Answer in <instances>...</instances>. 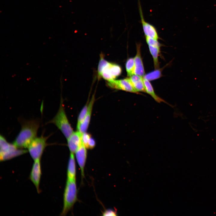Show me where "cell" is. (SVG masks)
<instances>
[{
  "label": "cell",
  "instance_id": "6da1fadb",
  "mask_svg": "<svg viewBox=\"0 0 216 216\" xmlns=\"http://www.w3.org/2000/svg\"><path fill=\"white\" fill-rule=\"evenodd\" d=\"M40 122L38 120H24L21 122V128L13 142L17 148H26L36 137Z\"/></svg>",
  "mask_w": 216,
  "mask_h": 216
},
{
  "label": "cell",
  "instance_id": "7a4b0ae2",
  "mask_svg": "<svg viewBox=\"0 0 216 216\" xmlns=\"http://www.w3.org/2000/svg\"><path fill=\"white\" fill-rule=\"evenodd\" d=\"M77 200L76 179H67L63 194V205L60 215H66Z\"/></svg>",
  "mask_w": 216,
  "mask_h": 216
},
{
  "label": "cell",
  "instance_id": "3957f363",
  "mask_svg": "<svg viewBox=\"0 0 216 216\" xmlns=\"http://www.w3.org/2000/svg\"><path fill=\"white\" fill-rule=\"evenodd\" d=\"M48 123L55 124L67 139L73 133L74 131L67 117L61 98L58 111L55 116Z\"/></svg>",
  "mask_w": 216,
  "mask_h": 216
},
{
  "label": "cell",
  "instance_id": "277c9868",
  "mask_svg": "<svg viewBox=\"0 0 216 216\" xmlns=\"http://www.w3.org/2000/svg\"><path fill=\"white\" fill-rule=\"evenodd\" d=\"M0 160H8L25 153L24 150L8 143L1 135L0 136Z\"/></svg>",
  "mask_w": 216,
  "mask_h": 216
},
{
  "label": "cell",
  "instance_id": "5b68a950",
  "mask_svg": "<svg viewBox=\"0 0 216 216\" xmlns=\"http://www.w3.org/2000/svg\"><path fill=\"white\" fill-rule=\"evenodd\" d=\"M48 137L42 136L36 137L28 148V151L34 160L40 159L43 152L47 145L46 140Z\"/></svg>",
  "mask_w": 216,
  "mask_h": 216
},
{
  "label": "cell",
  "instance_id": "8992f818",
  "mask_svg": "<svg viewBox=\"0 0 216 216\" xmlns=\"http://www.w3.org/2000/svg\"><path fill=\"white\" fill-rule=\"evenodd\" d=\"M122 71L119 65L109 62L103 68L99 77H102L108 81H111L119 76Z\"/></svg>",
  "mask_w": 216,
  "mask_h": 216
},
{
  "label": "cell",
  "instance_id": "52a82bcc",
  "mask_svg": "<svg viewBox=\"0 0 216 216\" xmlns=\"http://www.w3.org/2000/svg\"><path fill=\"white\" fill-rule=\"evenodd\" d=\"M107 85L108 86L113 89L131 93H138L134 88L129 78L108 81H107Z\"/></svg>",
  "mask_w": 216,
  "mask_h": 216
},
{
  "label": "cell",
  "instance_id": "ba28073f",
  "mask_svg": "<svg viewBox=\"0 0 216 216\" xmlns=\"http://www.w3.org/2000/svg\"><path fill=\"white\" fill-rule=\"evenodd\" d=\"M138 3L141 22L143 30L146 36L158 40L159 37L156 28L153 25L145 20L140 2H139Z\"/></svg>",
  "mask_w": 216,
  "mask_h": 216
},
{
  "label": "cell",
  "instance_id": "9c48e42d",
  "mask_svg": "<svg viewBox=\"0 0 216 216\" xmlns=\"http://www.w3.org/2000/svg\"><path fill=\"white\" fill-rule=\"evenodd\" d=\"M40 159L34 160L30 175L29 178L35 185L38 192H39V184L41 170Z\"/></svg>",
  "mask_w": 216,
  "mask_h": 216
},
{
  "label": "cell",
  "instance_id": "30bf717a",
  "mask_svg": "<svg viewBox=\"0 0 216 216\" xmlns=\"http://www.w3.org/2000/svg\"><path fill=\"white\" fill-rule=\"evenodd\" d=\"M87 149L82 142L75 152L76 158L80 169L82 179L84 176V169L87 157Z\"/></svg>",
  "mask_w": 216,
  "mask_h": 216
},
{
  "label": "cell",
  "instance_id": "8fae6325",
  "mask_svg": "<svg viewBox=\"0 0 216 216\" xmlns=\"http://www.w3.org/2000/svg\"><path fill=\"white\" fill-rule=\"evenodd\" d=\"M82 134L78 130L74 132L67 139L68 146L70 152L75 153L82 143Z\"/></svg>",
  "mask_w": 216,
  "mask_h": 216
},
{
  "label": "cell",
  "instance_id": "7c38bea8",
  "mask_svg": "<svg viewBox=\"0 0 216 216\" xmlns=\"http://www.w3.org/2000/svg\"><path fill=\"white\" fill-rule=\"evenodd\" d=\"M95 101V96L93 95L89 102L88 110L86 116L77 130L82 134L86 132L90 122L93 105Z\"/></svg>",
  "mask_w": 216,
  "mask_h": 216
},
{
  "label": "cell",
  "instance_id": "4fadbf2b",
  "mask_svg": "<svg viewBox=\"0 0 216 216\" xmlns=\"http://www.w3.org/2000/svg\"><path fill=\"white\" fill-rule=\"evenodd\" d=\"M136 54L134 58L135 69L134 74L143 77L145 74V71L140 52V45H136Z\"/></svg>",
  "mask_w": 216,
  "mask_h": 216
},
{
  "label": "cell",
  "instance_id": "5bb4252c",
  "mask_svg": "<svg viewBox=\"0 0 216 216\" xmlns=\"http://www.w3.org/2000/svg\"><path fill=\"white\" fill-rule=\"evenodd\" d=\"M74 153L70 152L67 170V179H76V165Z\"/></svg>",
  "mask_w": 216,
  "mask_h": 216
},
{
  "label": "cell",
  "instance_id": "9a60e30c",
  "mask_svg": "<svg viewBox=\"0 0 216 216\" xmlns=\"http://www.w3.org/2000/svg\"><path fill=\"white\" fill-rule=\"evenodd\" d=\"M129 78L134 88L137 92H146L143 77L134 74L130 76Z\"/></svg>",
  "mask_w": 216,
  "mask_h": 216
},
{
  "label": "cell",
  "instance_id": "2e32d148",
  "mask_svg": "<svg viewBox=\"0 0 216 216\" xmlns=\"http://www.w3.org/2000/svg\"><path fill=\"white\" fill-rule=\"evenodd\" d=\"M143 81L145 86L146 92L149 94L157 102L166 103L165 100L157 96L154 92V89L148 80L143 77Z\"/></svg>",
  "mask_w": 216,
  "mask_h": 216
},
{
  "label": "cell",
  "instance_id": "e0dca14e",
  "mask_svg": "<svg viewBox=\"0 0 216 216\" xmlns=\"http://www.w3.org/2000/svg\"><path fill=\"white\" fill-rule=\"evenodd\" d=\"M148 47L149 51L153 59L155 68L158 69L159 67L158 56L160 52V48L150 46H148Z\"/></svg>",
  "mask_w": 216,
  "mask_h": 216
},
{
  "label": "cell",
  "instance_id": "ac0fdd59",
  "mask_svg": "<svg viewBox=\"0 0 216 216\" xmlns=\"http://www.w3.org/2000/svg\"><path fill=\"white\" fill-rule=\"evenodd\" d=\"M125 67L128 76L130 77L134 74L135 65L134 58H130L127 60Z\"/></svg>",
  "mask_w": 216,
  "mask_h": 216
},
{
  "label": "cell",
  "instance_id": "d6986e66",
  "mask_svg": "<svg viewBox=\"0 0 216 216\" xmlns=\"http://www.w3.org/2000/svg\"><path fill=\"white\" fill-rule=\"evenodd\" d=\"M88 103L89 102L87 101V103L82 109L78 116L76 125L77 130L79 128L81 124L83 122L87 113L88 108Z\"/></svg>",
  "mask_w": 216,
  "mask_h": 216
},
{
  "label": "cell",
  "instance_id": "ffe728a7",
  "mask_svg": "<svg viewBox=\"0 0 216 216\" xmlns=\"http://www.w3.org/2000/svg\"><path fill=\"white\" fill-rule=\"evenodd\" d=\"M161 75V71L159 70H156L146 75L143 77L148 80H151L159 78Z\"/></svg>",
  "mask_w": 216,
  "mask_h": 216
},
{
  "label": "cell",
  "instance_id": "44dd1931",
  "mask_svg": "<svg viewBox=\"0 0 216 216\" xmlns=\"http://www.w3.org/2000/svg\"><path fill=\"white\" fill-rule=\"evenodd\" d=\"M146 41L148 46L160 48V44L157 40L146 37Z\"/></svg>",
  "mask_w": 216,
  "mask_h": 216
},
{
  "label": "cell",
  "instance_id": "7402d4cb",
  "mask_svg": "<svg viewBox=\"0 0 216 216\" xmlns=\"http://www.w3.org/2000/svg\"><path fill=\"white\" fill-rule=\"evenodd\" d=\"M91 136V135L86 132L82 134V142L86 148L88 140Z\"/></svg>",
  "mask_w": 216,
  "mask_h": 216
},
{
  "label": "cell",
  "instance_id": "603a6c76",
  "mask_svg": "<svg viewBox=\"0 0 216 216\" xmlns=\"http://www.w3.org/2000/svg\"><path fill=\"white\" fill-rule=\"evenodd\" d=\"M103 216H115L117 215L116 211L111 209H107L104 211L102 213Z\"/></svg>",
  "mask_w": 216,
  "mask_h": 216
},
{
  "label": "cell",
  "instance_id": "cb8c5ba5",
  "mask_svg": "<svg viewBox=\"0 0 216 216\" xmlns=\"http://www.w3.org/2000/svg\"><path fill=\"white\" fill-rule=\"evenodd\" d=\"M95 145L96 142L95 140L91 136L88 140L87 148L92 149L95 147Z\"/></svg>",
  "mask_w": 216,
  "mask_h": 216
}]
</instances>
